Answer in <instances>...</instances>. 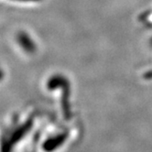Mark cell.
Wrapping results in <instances>:
<instances>
[{"label":"cell","mask_w":152,"mask_h":152,"mask_svg":"<svg viewBox=\"0 0 152 152\" xmlns=\"http://www.w3.org/2000/svg\"><path fill=\"white\" fill-rule=\"evenodd\" d=\"M18 42L21 47L28 51H30L33 49V44H32V42H30L29 38L25 33H20L18 35Z\"/></svg>","instance_id":"obj_1"},{"label":"cell","mask_w":152,"mask_h":152,"mask_svg":"<svg viewBox=\"0 0 152 152\" xmlns=\"http://www.w3.org/2000/svg\"><path fill=\"white\" fill-rule=\"evenodd\" d=\"M20 1H22V0H20ZM24 1H26V0H24Z\"/></svg>","instance_id":"obj_2"}]
</instances>
